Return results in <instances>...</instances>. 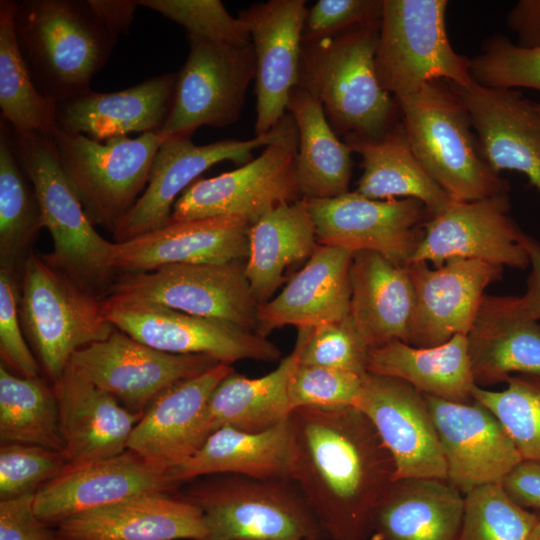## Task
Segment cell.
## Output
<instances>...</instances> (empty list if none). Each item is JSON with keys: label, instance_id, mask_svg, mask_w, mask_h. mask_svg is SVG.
I'll use <instances>...</instances> for the list:
<instances>
[{"label": "cell", "instance_id": "obj_44", "mask_svg": "<svg viewBox=\"0 0 540 540\" xmlns=\"http://www.w3.org/2000/svg\"><path fill=\"white\" fill-rule=\"evenodd\" d=\"M474 81L488 87L531 88L540 93V45L523 47L503 35H494L483 52L470 59Z\"/></svg>", "mask_w": 540, "mask_h": 540}, {"label": "cell", "instance_id": "obj_27", "mask_svg": "<svg viewBox=\"0 0 540 540\" xmlns=\"http://www.w3.org/2000/svg\"><path fill=\"white\" fill-rule=\"evenodd\" d=\"M475 385L507 382L513 373L540 384V324L521 298L484 295L467 334Z\"/></svg>", "mask_w": 540, "mask_h": 540}, {"label": "cell", "instance_id": "obj_20", "mask_svg": "<svg viewBox=\"0 0 540 540\" xmlns=\"http://www.w3.org/2000/svg\"><path fill=\"white\" fill-rule=\"evenodd\" d=\"M415 292L409 345L429 348L470 331L485 289L501 279L503 267L478 259L455 258L430 269L407 266Z\"/></svg>", "mask_w": 540, "mask_h": 540}, {"label": "cell", "instance_id": "obj_14", "mask_svg": "<svg viewBox=\"0 0 540 540\" xmlns=\"http://www.w3.org/2000/svg\"><path fill=\"white\" fill-rule=\"evenodd\" d=\"M319 245L352 253L372 251L406 267L430 218L413 198L373 200L355 191L327 199H305Z\"/></svg>", "mask_w": 540, "mask_h": 540}, {"label": "cell", "instance_id": "obj_8", "mask_svg": "<svg viewBox=\"0 0 540 540\" xmlns=\"http://www.w3.org/2000/svg\"><path fill=\"white\" fill-rule=\"evenodd\" d=\"M446 0H383L375 68L381 86L395 99L433 80L468 86L470 59L451 46Z\"/></svg>", "mask_w": 540, "mask_h": 540}, {"label": "cell", "instance_id": "obj_36", "mask_svg": "<svg viewBox=\"0 0 540 540\" xmlns=\"http://www.w3.org/2000/svg\"><path fill=\"white\" fill-rule=\"evenodd\" d=\"M344 142L362 158L357 194L373 200L417 199L430 217L452 201L416 158L401 119L379 139L346 138Z\"/></svg>", "mask_w": 540, "mask_h": 540}, {"label": "cell", "instance_id": "obj_21", "mask_svg": "<svg viewBox=\"0 0 540 540\" xmlns=\"http://www.w3.org/2000/svg\"><path fill=\"white\" fill-rule=\"evenodd\" d=\"M449 83V82H448ZM464 104L481 156L497 174H524L540 193V102L513 88L449 83Z\"/></svg>", "mask_w": 540, "mask_h": 540}, {"label": "cell", "instance_id": "obj_18", "mask_svg": "<svg viewBox=\"0 0 540 540\" xmlns=\"http://www.w3.org/2000/svg\"><path fill=\"white\" fill-rule=\"evenodd\" d=\"M392 455L401 478L447 480L441 444L424 394L398 378L366 372L357 407Z\"/></svg>", "mask_w": 540, "mask_h": 540}, {"label": "cell", "instance_id": "obj_23", "mask_svg": "<svg viewBox=\"0 0 540 540\" xmlns=\"http://www.w3.org/2000/svg\"><path fill=\"white\" fill-rule=\"evenodd\" d=\"M170 471L126 450L120 455L70 466L35 492L34 508L48 525L75 514L145 493H168L180 486Z\"/></svg>", "mask_w": 540, "mask_h": 540}, {"label": "cell", "instance_id": "obj_51", "mask_svg": "<svg viewBox=\"0 0 540 540\" xmlns=\"http://www.w3.org/2000/svg\"><path fill=\"white\" fill-rule=\"evenodd\" d=\"M35 493L0 500V540H57L55 529L38 517Z\"/></svg>", "mask_w": 540, "mask_h": 540}, {"label": "cell", "instance_id": "obj_25", "mask_svg": "<svg viewBox=\"0 0 540 540\" xmlns=\"http://www.w3.org/2000/svg\"><path fill=\"white\" fill-rule=\"evenodd\" d=\"M250 224L238 217L171 221L113 245L118 274L152 271L175 264H222L248 256Z\"/></svg>", "mask_w": 540, "mask_h": 540}, {"label": "cell", "instance_id": "obj_32", "mask_svg": "<svg viewBox=\"0 0 540 540\" xmlns=\"http://www.w3.org/2000/svg\"><path fill=\"white\" fill-rule=\"evenodd\" d=\"M463 512L464 495L447 480L396 479L374 510L370 540H457Z\"/></svg>", "mask_w": 540, "mask_h": 540}, {"label": "cell", "instance_id": "obj_43", "mask_svg": "<svg viewBox=\"0 0 540 540\" xmlns=\"http://www.w3.org/2000/svg\"><path fill=\"white\" fill-rule=\"evenodd\" d=\"M538 518L505 494L500 484L478 487L464 495L457 540H528Z\"/></svg>", "mask_w": 540, "mask_h": 540}, {"label": "cell", "instance_id": "obj_54", "mask_svg": "<svg viewBox=\"0 0 540 540\" xmlns=\"http://www.w3.org/2000/svg\"><path fill=\"white\" fill-rule=\"evenodd\" d=\"M92 9L107 27L118 38L129 30L137 1L131 0H88Z\"/></svg>", "mask_w": 540, "mask_h": 540}, {"label": "cell", "instance_id": "obj_9", "mask_svg": "<svg viewBox=\"0 0 540 540\" xmlns=\"http://www.w3.org/2000/svg\"><path fill=\"white\" fill-rule=\"evenodd\" d=\"M52 138L87 217L113 234L144 192L162 138L152 132L101 143L59 128Z\"/></svg>", "mask_w": 540, "mask_h": 540}, {"label": "cell", "instance_id": "obj_45", "mask_svg": "<svg viewBox=\"0 0 540 540\" xmlns=\"http://www.w3.org/2000/svg\"><path fill=\"white\" fill-rule=\"evenodd\" d=\"M137 3L182 25L187 35L237 47L252 44L246 22L230 15L219 0H140Z\"/></svg>", "mask_w": 540, "mask_h": 540}, {"label": "cell", "instance_id": "obj_35", "mask_svg": "<svg viewBox=\"0 0 540 540\" xmlns=\"http://www.w3.org/2000/svg\"><path fill=\"white\" fill-rule=\"evenodd\" d=\"M245 274L254 298L267 303L293 264L308 260L318 247L306 200L276 207L250 226Z\"/></svg>", "mask_w": 540, "mask_h": 540}, {"label": "cell", "instance_id": "obj_6", "mask_svg": "<svg viewBox=\"0 0 540 540\" xmlns=\"http://www.w3.org/2000/svg\"><path fill=\"white\" fill-rule=\"evenodd\" d=\"M194 479L181 497L202 512L208 540H322L292 480L217 474Z\"/></svg>", "mask_w": 540, "mask_h": 540}, {"label": "cell", "instance_id": "obj_57", "mask_svg": "<svg viewBox=\"0 0 540 540\" xmlns=\"http://www.w3.org/2000/svg\"><path fill=\"white\" fill-rule=\"evenodd\" d=\"M306 540H317V539H306Z\"/></svg>", "mask_w": 540, "mask_h": 540}, {"label": "cell", "instance_id": "obj_24", "mask_svg": "<svg viewBox=\"0 0 540 540\" xmlns=\"http://www.w3.org/2000/svg\"><path fill=\"white\" fill-rule=\"evenodd\" d=\"M232 371L231 365L220 363L162 390L135 425L127 449L162 470L171 471L183 464L205 442L203 421L208 399Z\"/></svg>", "mask_w": 540, "mask_h": 540}, {"label": "cell", "instance_id": "obj_30", "mask_svg": "<svg viewBox=\"0 0 540 540\" xmlns=\"http://www.w3.org/2000/svg\"><path fill=\"white\" fill-rule=\"evenodd\" d=\"M176 81L177 73H167L122 91L90 89L57 103V126L100 142L131 132L157 133L171 112Z\"/></svg>", "mask_w": 540, "mask_h": 540}, {"label": "cell", "instance_id": "obj_46", "mask_svg": "<svg viewBox=\"0 0 540 540\" xmlns=\"http://www.w3.org/2000/svg\"><path fill=\"white\" fill-rule=\"evenodd\" d=\"M363 375L298 363L288 386L291 411L303 407L323 409L357 407L363 386Z\"/></svg>", "mask_w": 540, "mask_h": 540}, {"label": "cell", "instance_id": "obj_48", "mask_svg": "<svg viewBox=\"0 0 540 540\" xmlns=\"http://www.w3.org/2000/svg\"><path fill=\"white\" fill-rule=\"evenodd\" d=\"M370 348L350 315L312 328L299 363L363 375L367 372Z\"/></svg>", "mask_w": 540, "mask_h": 540}, {"label": "cell", "instance_id": "obj_38", "mask_svg": "<svg viewBox=\"0 0 540 540\" xmlns=\"http://www.w3.org/2000/svg\"><path fill=\"white\" fill-rule=\"evenodd\" d=\"M287 110L298 130L296 176L301 198L327 199L348 193L352 151L338 139L322 104L297 85L290 92Z\"/></svg>", "mask_w": 540, "mask_h": 540}, {"label": "cell", "instance_id": "obj_19", "mask_svg": "<svg viewBox=\"0 0 540 540\" xmlns=\"http://www.w3.org/2000/svg\"><path fill=\"white\" fill-rule=\"evenodd\" d=\"M447 467V481L463 495L500 484L522 458L495 414L476 400L445 401L424 395Z\"/></svg>", "mask_w": 540, "mask_h": 540}, {"label": "cell", "instance_id": "obj_7", "mask_svg": "<svg viewBox=\"0 0 540 540\" xmlns=\"http://www.w3.org/2000/svg\"><path fill=\"white\" fill-rule=\"evenodd\" d=\"M103 299L83 288L33 251L21 276L19 314L26 339L51 382L64 374L71 356L107 339L115 326Z\"/></svg>", "mask_w": 540, "mask_h": 540}, {"label": "cell", "instance_id": "obj_22", "mask_svg": "<svg viewBox=\"0 0 540 540\" xmlns=\"http://www.w3.org/2000/svg\"><path fill=\"white\" fill-rule=\"evenodd\" d=\"M305 0H269L240 12L256 59L255 136L270 132L286 114L289 95L298 85Z\"/></svg>", "mask_w": 540, "mask_h": 540}, {"label": "cell", "instance_id": "obj_39", "mask_svg": "<svg viewBox=\"0 0 540 540\" xmlns=\"http://www.w3.org/2000/svg\"><path fill=\"white\" fill-rule=\"evenodd\" d=\"M44 228L34 186L13 148L11 130L0 125V269L21 278L31 245Z\"/></svg>", "mask_w": 540, "mask_h": 540}, {"label": "cell", "instance_id": "obj_47", "mask_svg": "<svg viewBox=\"0 0 540 540\" xmlns=\"http://www.w3.org/2000/svg\"><path fill=\"white\" fill-rule=\"evenodd\" d=\"M68 465L63 452L31 444L6 443L0 448V498L35 493Z\"/></svg>", "mask_w": 540, "mask_h": 540}, {"label": "cell", "instance_id": "obj_31", "mask_svg": "<svg viewBox=\"0 0 540 540\" xmlns=\"http://www.w3.org/2000/svg\"><path fill=\"white\" fill-rule=\"evenodd\" d=\"M350 316L370 350L390 341L409 343L415 292L407 266L372 251L353 254Z\"/></svg>", "mask_w": 540, "mask_h": 540}, {"label": "cell", "instance_id": "obj_55", "mask_svg": "<svg viewBox=\"0 0 540 540\" xmlns=\"http://www.w3.org/2000/svg\"><path fill=\"white\" fill-rule=\"evenodd\" d=\"M527 249L530 257L531 272L527 280V289L521 302L525 311L535 320H540V244L527 236Z\"/></svg>", "mask_w": 540, "mask_h": 540}, {"label": "cell", "instance_id": "obj_56", "mask_svg": "<svg viewBox=\"0 0 540 540\" xmlns=\"http://www.w3.org/2000/svg\"><path fill=\"white\" fill-rule=\"evenodd\" d=\"M538 518L528 540H540V512H537Z\"/></svg>", "mask_w": 540, "mask_h": 540}, {"label": "cell", "instance_id": "obj_11", "mask_svg": "<svg viewBox=\"0 0 540 540\" xmlns=\"http://www.w3.org/2000/svg\"><path fill=\"white\" fill-rule=\"evenodd\" d=\"M107 297L156 303L255 333L260 307L241 261L175 264L148 272L121 273Z\"/></svg>", "mask_w": 540, "mask_h": 540}, {"label": "cell", "instance_id": "obj_17", "mask_svg": "<svg viewBox=\"0 0 540 540\" xmlns=\"http://www.w3.org/2000/svg\"><path fill=\"white\" fill-rule=\"evenodd\" d=\"M285 120L286 114L270 132L249 140L226 139L195 145L191 136L164 139L147 187L112 234L113 242L122 243L170 223L175 202L201 173L222 161L247 164L254 150L266 147L282 134Z\"/></svg>", "mask_w": 540, "mask_h": 540}, {"label": "cell", "instance_id": "obj_13", "mask_svg": "<svg viewBox=\"0 0 540 540\" xmlns=\"http://www.w3.org/2000/svg\"><path fill=\"white\" fill-rule=\"evenodd\" d=\"M102 304L115 328L159 351L206 355L228 365L246 359L274 362L281 357L266 337L225 321L151 302L106 297Z\"/></svg>", "mask_w": 540, "mask_h": 540}, {"label": "cell", "instance_id": "obj_33", "mask_svg": "<svg viewBox=\"0 0 540 540\" xmlns=\"http://www.w3.org/2000/svg\"><path fill=\"white\" fill-rule=\"evenodd\" d=\"M292 461L293 431L289 416L260 432L222 427L211 433L187 461L170 472L180 484L217 474L291 480Z\"/></svg>", "mask_w": 540, "mask_h": 540}, {"label": "cell", "instance_id": "obj_53", "mask_svg": "<svg viewBox=\"0 0 540 540\" xmlns=\"http://www.w3.org/2000/svg\"><path fill=\"white\" fill-rule=\"evenodd\" d=\"M509 28L518 36V45H540V0H520L507 16Z\"/></svg>", "mask_w": 540, "mask_h": 540}, {"label": "cell", "instance_id": "obj_5", "mask_svg": "<svg viewBox=\"0 0 540 540\" xmlns=\"http://www.w3.org/2000/svg\"><path fill=\"white\" fill-rule=\"evenodd\" d=\"M395 100L412 151L452 200L470 202L509 193V183L481 156L470 116L447 81H430Z\"/></svg>", "mask_w": 540, "mask_h": 540}, {"label": "cell", "instance_id": "obj_2", "mask_svg": "<svg viewBox=\"0 0 540 540\" xmlns=\"http://www.w3.org/2000/svg\"><path fill=\"white\" fill-rule=\"evenodd\" d=\"M380 22L302 41L298 86L316 98L335 132L379 139L398 121L395 98L380 84L375 54Z\"/></svg>", "mask_w": 540, "mask_h": 540}, {"label": "cell", "instance_id": "obj_42", "mask_svg": "<svg viewBox=\"0 0 540 540\" xmlns=\"http://www.w3.org/2000/svg\"><path fill=\"white\" fill-rule=\"evenodd\" d=\"M506 383L502 391L475 385L471 396L500 420L522 460L540 463V384L522 376H511Z\"/></svg>", "mask_w": 540, "mask_h": 540}, {"label": "cell", "instance_id": "obj_12", "mask_svg": "<svg viewBox=\"0 0 540 540\" xmlns=\"http://www.w3.org/2000/svg\"><path fill=\"white\" fill-rule=\"evenodd\" d=\"M189 54L177 73L173 105L158 135L191 136L201 126L226 127L242 112L247 89L256 75L252 44L214 43L187 35Z\"/></svg>", "mask_w": 540, "mask_h": 540}, {"label": "cell", "instance_id": "obj_10", "mask_svg": "<svg viewBox=\"0 0 540 540\" xmlns=\"http://www.w3.org/2000/svg\"><path fill=\"white\" fill-rule=\"evenodd\" d=\"M298 130L286 113L282 134L235 170L193 182L173 206L171 221L231 216L250 225L268 211L301 198L297 176Z\"/></svg>", "mask_w": 540, "mask_h": 540}, {"label": "cell", "instance_id": "obj_37", "mask_svg": "<svg viewBox=\"0 0 540 540\" xmlns=\"http://www.w3.org/2000/svg\"><path fill=\"white\" fill-rule=\"evenodd\" d=\"M367 372L401 379L424 395L455 403L473 400L475 386L467 350V336L418 348L399 340L370 350Z\"/></svg>", "mask_w": 540, "mask_h": 540}, {"label": "cell", "instance_id": "obj_26", "mask_svg": "<svg viewBox=\"0 0 540 540\" xmlns=\"http://www.w3.org/2000/svg\"><path fill=\"white\" fill-rule=\"evenodd\" d=\"M57 540H208L201 510L181 496L145 493L70 516Z\"/></svg>", "mask_w": 540, "mask_h": 540}, {"label": "cell", "instance_id": "obj_15", "mask_svg": "<svg viewBox=\"0 0 540 540\" xmlns=\"http://www.w3.org/2000/svg\"><path fill=\"white\" fill-rule=\"evenodd\" d=\"M69 364L127 409L143 414L162 390L220 362L206 355L159 351L115 328L107 339L75 351Z\"/></svg>", "mask_w": 540, "mask_h": 540}, {"label": "cell", "instance_id": "obj_49", "mask_svg": "<svg viewBox=\"0 0 540 540\" xmlns=\"http://www.w3.org/2000/svg\"><path fill=\"white\" fill-rule=\"evenodd\" d=\"M21 278L0 269L1 363L23 377H40V365L30 350L21 325L19 301Z\"/></svg>", "mask_w": 540, "mask_h": 540}, {"label": "cell", "instance_id": "obj_41", "mask_svg": "<svg viewBox=\"0 0 540 540\" xmlns=\"http://www.w3.org/2000/svg\"><path fill=\"white\" fill-rule=\"evenodd\" d=\"M0 438L5 443L31 444L64 453L53 385L0 365Z\"/></svg>", "mask_w": 540, "mask_h": 540}, {"label": "cell", "instance_id": "obj_34", "mask_svg": "<svg viewBox=\"0 0 540 540\" xmlns=\"http://www.w3.org/2000/svg\"><path fill=\"white\" fill-rule=\"evenodd\" d=\"M297 330L293 350L270 373L249 378L232 371L220 381L205 408L203 425L206 437L226 426L260 432L290 416L289 381L312 328Z\"/></svg>", "mask_w": 540, "mask_h": 540}, {"label": "cell", "instance_id": "obj_40", "mask_svg": "<svg viewBox=\"0 0 540 540\" xmlns=\"http://www.w3.org/2000/svg\"><path fill=\"white\" fill-rule=\"evenodd\" d=\"M17 2L0 1V107L12 131L52 137L58 130L57 103L36 88L20 51L15 14Z\"/></svg>", "mask_w": 540, "mask_h": 540}, {"label": "cell", "instance_id": "obj_28", "mask_svg": "<svg viewBox=\"0 0 540 540\" xmlns=\"http://www.w3.org/2000/svg\"><path fill=\"white\" fill-rule=\"evenodd\" d=\"M53 385L64 454L70 466L107 459L127 450L130 435L143 414L119 404L68 364Z\"/></svg>", "mask_w": 540, "mask_h": 540}, {"label": "cell", "instance_id": "obj_52", "mask_svg": "<svg viewBox=\"0 0 540 540\" xmlns=\"http://www.w3.org/2000/svg\"><path fill=\"white\" fill-rule=\"evenodd\" d=\"M500 485L515 504L540 512V463L521 460L508 472Z\"/></svg>", "mask_w": 540, "mask_h": 540}, {"label": "cell", "instance_id": "obj_3", "mask_svg": "<svg viewBox=\"0 0 540 540\" xmlns=\"http://www.w3.org/2000/svg\"><path fill=\"white\" fill-rule=\"evenodd\" d=\"M15 28L36 88L56 103L90 90L117 42L88 0L17 2Z\"/></svg>", "mask_w": 540, "mask_h": 540}, {"label": "cell", "instance_id": "obj_1", "mask_svg": "<svg viewBox=\"0 0 540 540\" xmlns=\"http://www.w3.org/2000/svg\"><path fill=\"white\" fill-rule=\"evenodd\" d=\"M291 480L329 540H370L374 510L395 480V462L356 407L290 414Z\"/></svg>", "mask_w": 540, "mask_h": 540}, {"label": "cell", "instance_id": "obj_29", "mask_svg": "<svg viewBox=\"0 0 540 540\" xmlns=\"http://www.w3.org/2000/svg\"><path fill=\"white\" fill-rule=\"evenodd\" d=\"M352 252L318 245L281 292L259 307L256 333L283 326L315 328L350 315Z\"/></svg>", "mask_w": 540, "mask_h": 540}, {"label": "cell", "instance_id": "obj_4", "mask_svg": "<svg viewBox=\"0 0 540 540\" xmlns=\"http://www.w3.org/2000/svg\"><path fill=\"white\" fill-rule=\"evenodd\" d=\"M11 137L53 242L52 251L41 254L42 258L83 288L106 298L119 276L113 265L114 242L103 238L87 217L63 170L53 138L12 130Z\"/></svg>", "mask_w": 540, "mask_h": 540}, {"label": "cell", "instance_id": "obj_16", "mask_svg": "<svg viewBox=\"0 0 540 540\" xmlns=\"http://www.w3.org/2000/svg\"><path fill=\"white\" fill-rule=\"evenodd\" d=\"M509 193L461 202L452 200L423 224V237L409 264L478 259L525 269L530 257L524 234L509 215Z\"/></svg>", "mask_w": 540, "mask_h": 540}, {"label": "cell", "instance_id": "obj_50", "mask_svg": "<svg viewBox=\"0 0 540 540\" xmlns=\"http://www.w3.org/2000/svg\"><path fill=\"white\" fill-rule=\"evenodd\" d=\"M383 0H319L304 23L302 41L334 37L381 21Z\"/></svg>", "mask_w": 540, "mask_h": 540}]
</instances>
